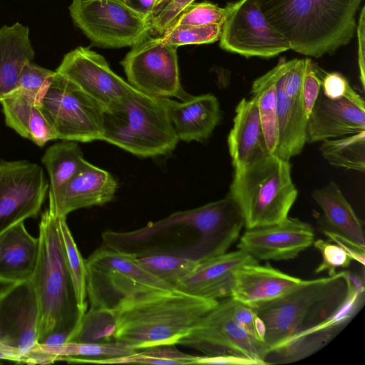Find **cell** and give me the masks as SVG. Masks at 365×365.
<instances>
[{"label":"cell","instance_id":"obj_1","mask_svg":"<svg viewBox=\"0 0 365 365\" xmlns=\"http://www.w3.org/2000/svg\"><path fill=\"white\" fill-rule=\"evenodd\" d=\"M364 282L342 271L304 280L287 294L253 308L264 326L268 364L304 359L329 344L358 313Z\"/></svg>","mask_w":365,"mask_h":365},{"label":"cell","instance_id":"obj_2","mask_svg":"<svg viewBox=\"0 0 365 365\" xmlns=\"http://www.w3.org/2000/svg\"><path fill=\"white\" fill-rule=\"evenodd\" d=\"M243 227L239 208L227 195L133 231L107 230L102 245L136 257L170 255L200 262L227 252Z\"/></svg>","mask_w":365,"mask_h":365},{"label":"cell","instance_id":"obj_3","mask_svg":"<svg viewBox=\"0 0 365 365\" xmlns=\"http://www.w3.org/2000/svg\"><path fill=\"white\" fill-rule=\"evenodd\" d=\"M217 303L177 289L130 297L115 309L114 339L137 350L178 344Z\"/></svg>","mask_w":365,"mask_h":365},{"label":"cell","instance_id":"obj_4","mask_svg":"<svg viewBox=\"0 0 365 365\" xmlns=\"http://www.w3.org/2000/svg\"><path fill=\"white\" fill-rule=\"evenodd\" d=\"M362 0H259L268 21L290 49L319 58L347 45L354 36Z\"/></svg>","mask_w":365,"mask_h":365},{"label":"cell","instance_id":"obj_5","mask_svg":"<svg viewBox=\"0 0 365 365\" xmlns=\"http://www.w3.org/2000/svg\"><path fill=\"white\" fill-rule=\"evenodd\" d=\"M38 228V258L30 278L38 305V343L55 333L68 334L70 340L85 312L77 302L58 217L46 210L41 215Z\"/></svg>","mask_w":365,"mask_h":365},{"label":"cell","instance_id":"obj_6","mask_svg":"<svg viewBox=\"0 0 365 365\" xmlns=\"http://www.w3.org/2000/svg\"><path fill=\"white\" fill-rule=\"evenodd\" d=\"M168 101L133 88L104 109L101 140L142 158L170 153L179 139L169 117Z\"/></svg>","mask_w":365,"mask_h":365},{"label":"cell","instance_id":"obj_7","mask_svg":"<svg viewBox=\"0 0 365 365\" xmlns=\"http://www.w3.org/2000/svg\"><path fill=\"white\" fill-rule=\"evenodd\" d=\"M227 195L239 208L246 229L282 222L298 196L289 160L269 153L235 169Z\"/></svg>","mask_w":365,"mask_h":365},{"label":"cell","instance_id":"obj_8","mask_svg":"<svg viewBox=\"0 0 365 365\" xmlns=\"http://www.w3.org/2000/svg\"><path fill=\"white\" fill-rule=\"evenodd\" d=\"M85 262L91 308L115 310L130 297L175 289L143 268L135 256L103 245Z\"/></svg>","mask_w":365,"mask_h":365},{"label":"cell","instance_id":"obj_9","mask_svg":"<svg viewBox=\"0 0 365 365\" xmlns=\"http://www.w3.org/2000/svg\"><path fill=\"white\" fill-rule=\"evenodd\" d=\"M40 106L56 140H101L104 108L56 71Z\"/></svg>","mask_w":365,"mask_h":365},{"label":"cell","instance_id":"obj_10","mask_svg":"<svg viewBox=\"0 0 365 365\" xmlns=\"http://www.w3.org/2000/svg\"><path fill=\"white\" fill-rule=\"evenodd\" d=\"M68 9L74 24L100 47H132L151 31L123 0H72Z\"/></svg>","mask_w":365,"mask_h":365},{"label":"cell","instance_id":"obj_11","mask_svg":"<svg viewBox=\"0 0 365 365\" xmlns=\"http://www.w3.org/2000/svg\"><path fill=\"white\" fill-rule=\"evenodd\" d=\"M120 63L128 83L142 93L182 101L191 96L180 83L177 48L160 36H148L133 46Z\"/></svg>","mask_w":365,"mask_h":365},{"label":"cell","instance_id":"obj_12","mask_svg":"<svg viewBox=\"0 0 365 365\" xmlns=\"http://www.w3.org/2000/svg\"><path fill=\"white\" fill-rule=\"evenodd\" d=\"M38 319L30 279L0 289V359L27 363L38 343Z\"/></svg>","mask_w":365,"mask_h":365},{"label":"cell","instance_id":"obj_13","mask_svg":"<svg viewBox=\"0 0 365 365\" xmlns=\"http://www.w3.org/2000/svg\"><path fill=\"white\" fill-rule=\"evenodd\" d=\"M230 299V297L219 300L178 344L197 349L204 355L241 356L267 365L264 343L233 319Z\"/></svg>","mask_w":365,"mask_h":365},{"label":"cell","instance_id":"obj_14","mask_svg":"<svg viewBox=\"0 0 365 365\" xmlns=\"http://www.w3.org/2000/svg\"><path fill=\"white\" fill-rule=\"evenodd\" d=\"M222 49L247 58H272L290 49L287 40L268 21L259 0H239L222 26Z\"/></svg>","mask_w":365,"mask_h":365},{"label":"cell","instance_id":"obj_15","mask_svg":"<svg viewBox=\"0 0 365 365\" xmlns=\"http://www.w3.org/2000/svg\"><path fill=\"white\" fill-rule=\"evenodd\" d=\"M48 190L43 168L27 160H0V235L35 217Z\"/></svg>","mask_w":365,"mask_h":365},{"label":"cell","instance_id":"obj_16","mask_svg":"<svg viewBox=\"0 0 365 365\" xmlns=\"http://www.w3.org/2000/svg\"><path fill=\"white\" fill-rule=\"evenodd\" d=\"M304 59L282 58L274 66L279 143L274 155L287 160L299 155L306 141V114L302 95Z\"/></svg>","mask_w":365,"mask_h":365},{"label":"cell","instance_id":"obj_17","mask_svg":"<svg viewBox=\"0 0 365 365\" xmlns=\"http://www.w3.org/2000/svg\"><path fill=\"white\" fill-rule=\"evenodd\" d=\"M56 71L98 102L104 109L133 89L114 73L105 58L88 47L67 53Z\"/></svg>","mask_w":365,"mask_h":365},{"label":"cell","instance_id":"obj_18","mask_svg":"<svg viewBox=\"0 0 365 365\" xmlns=\"http://www.w3.org/2000/svg\"><path fill=\"white\" fill-rule=\"evenodd\" d=\"M314 241L310 224L288 216L276 224L246 229L237 247L257 261H282L296 258Z\"/></svg>","mask_w":365,"mask_h":365},{"label":"cell","instance_id":"obj_19","mask_svg":"<svg viewBox=\"0 0 365 365\" xmlns=\"http://www.w3.org/2000/svg\"><path fill=\"white\" fill-rule=\"evenodd\" d=\"M365 131V103L351 87L340 98L331 99L320 91L308 117L307 143L323 142Z\"/></svg>","mask_w":365,"mask_h":365},{"label":"cell","instance_id":"obj_20","mask_svg":"<svg viewBox=\"0 0 365 365\" xmlns=\"http://www.w3.org/2000/svg\"><path fill=\"white\" fill-rule=\"evenodd\" d=\"M117 182L108 171L87 163L65 185L48 195V210L57 217L71 212L102 205L113 200Z\"/></svg>","mask_w":365,"mask_h":365},{"label":"cell","instance_id":"obj_21","mask_svg":"<svg viewBox=\"0 0 365 365\" xmlns=\"http://www.w3.org/2000/svg\"><path fill=\"white\" fill-rule=\"evenodd\" d=\"M247 253L237 250L198 262L175 289L217 300L230 297L235 271L242 265L257 263Z\"/></svg>","mask_w":365,"mask_h":365},{"label":"cell","instance_id":"obj_22","mask_svg":"<svg viewBox=\"0 0 365 365\" xmlns=\"http://www.w3.org/2000/svg\"><path fill=\"white\" fill-rule=\"evenodd\" d=\"M302 279L272 267L250 263L234 273L230 297L252 308L279 298L299 286Z\"/></svg>","mask_w":365,"mask_h":365},{"label":"cell","instance_id":"obj_23","mask_svg":"<svg viewBox=\"0 0 365 365\" xmlns=\"http://www.w3.org/2000/svg\"><path fill=\"white\" fill-rule=\"evenodd\" d=\"M168 114L179 140L202 142L221 120L220 103L215 96H190L178 102L168 98Z\"/></svg>","mask_w":365,"mask_h":365},{"label":"cell","instance_id":"obj_24","mask_svg":"<svg viewBox=\"0 0 365 365\" xmlns=\"http://www.w3.org/2000/svg\"><path fill=\"white\" fill-rule=\"evenodd\" d=\"M229 153L235 169L262 158L267 148L256 101L242 98L237 105L233 125L227 137Z\"/></svg>","mask_w":365,"mask_h":365},{"label":"cell","instance_id":"obj_25","mask_svg":"<svg viewBox=\"0 0 365 365\" xmlns=\"http://www.w3.org/2000/svg\"><path fill=\"white\" fill-rule=\"evenodd\" d=\"M38 254V238L31 235L24 222L0 235V283L10 284L29 279Z\"/></svg>","mask_w":365,"mask_h":365},{"label":"cell","instance_id":"obj_26","mask_svg":"<svg viewBox=\"0 0 365 365\" xmlns=\"http://www.w3.org/2000/svg\"><path fill=\"white\" fill-rule=\"evenodd\" d=\"M34 56L29 27L16 22L0 29V101L16 88L23 68Z\"/></svg>","mask_w":365,"mask_h":365},{"label":"cell","instance_id":"obj_27","mask_svg":"<svg viewBox=\"0 0 365 365\" xmlns=\"http://www.w3.org/2000/svg\"><path fill=\"white\" fill-rule=\"evenodd\" d=\"M6 125L23 138L43 147L56 140L40 106L19 94H10L0 101Z\"/></svg>","mask_w":365,"mask_h":365},{"label":"cell","instance_id":"obj_28","mask_svg":"<svg viewBox=\"0 0 365 365\" xmlns=\"http://www.w3.org/2000/svg\"><path fill=\"white\" fill-rule=\"evenodd\" d=\"M312 195L323 211L329 230L365 247L363 222L334 182L315 189Z\"/></svg>","mask_w":365,"mask_h":365},{"label":"cell","instance_id":"obj_29","mask_svg":"<svg viewBox=\"0 0 365 365\" xmlns=\"http://www.w3.org/2000/svg\"><path fill=\"white\" fill-rule=\"evenodd\" d=\"M48 178V195L72 178L87 163L76 142L61 140L49 146L41 158Z\"/></svg>","mask_w":365,"mask_h":365},{"label":"cell","instance_id":"obj_30","mask_svg":"<svg viewBox=\"0 0 365 365\" xmlns=\"http://www.w3.org/2000/svg\"><path fill=\"white\" fill-rule=\"evenodd\" d=\"M251 93L257 105L267 150L275 154L279 143L275 67L254 81Z\"/></svg>","mask_w":365,"mask_h":365},{"label":"cell","instance_id":"obj_31","mask_svg":"<svg viewBox=\"0 0 365 365\" xmlns=\"http://www.w3.org/2000/svg\"><path fill=\"white\" fill-rule=\"evenodd\" d=\"M323 158L331 165L364 173L365 131L322 142Z\"/></svg>","mask_w":365,"mask_h":365},{"label":"cell","instance_id":"obj_32","mask_svg":"<svg viewBox=\"0 0 365 365\" xmlns=\"http://www.w3.org/2000/svg\"><path fill=\"white\" fill-rule=\"evenodd\" d=\"M58 220L65 259L73 282L77 302L79 308L86 312L87 307L86 262L66 223V218L58 217Z\"/></svg>","mask_w":365,"mask_h":365},{"label":"cell","instance_id":"obj_33","mask_svg":"<svg viewBox=\"0 0 365 365\" xmlns=\"http://www.w3.org/2000/svg\"><path fill=\"white\" fill-rule=\"evenodd\" d=\"M137 258L143 268L174 289L198 263L187 257L170 255H152Z\"/></svg>","mask_w":365,"mask_h":365},{"label":"cell","instance_id":"obj_34","mask_svg":"<svg viewBox=\"0 0 365 365\" xmlns=\"http://www.w3.org/2000/svg\"><path fill=\"white\" fill-rule=\"evenodd\" d=\"M115 310L90 308L85 312L71 342L113 341L115 330Z\"/></svg>","mask_w":365,"mask_h":365},{"label":"cell","instance_id":"obj_35","mask_svg":"<svg viewBox=\"0 0 365 365\" xmlns=\"http://www.w3.org/2000/svg\"><path fill=\"white\" fill-rule=\"evenodd\" d=\"M55 73V71L29 62L23 68L16 88L7 95L19 94L31 103L41 106Z\"/></svg>","mask_w":365,"mask_h":365},{"label":"cell","instance_id":"obj_36","mask_svg":"<svg viewBox=\"0 0 365 365\" xmlns=\"http://www.w3.org/2000/svg\"><path fill=\"white\" fill-rule=\"evenodd\" d=\"M222 26L221 24L170 26L160 37L166 44L176 48L185 45L211 43L220 39Z\"/></svg>","mask_w":365,"mask_h":365},{"label":"cell","instance_id":"obj_37","mask_svg":"<svg viewBox=\"0 0 365 365\" xmlns=\"http://www.w3.org/2000/svg\"><path fill=\"white\" fill-rule=\"evenodd\" d=\"M235 6V2L220 7L208 1L193 2L186 7L170 26L222 25Z\"/></svg>","mask_w":365,"mask_h":365},{"label":"cell","instance_id":"obj_38","mask_svg":"<svg viewBox=\"0 0 365 365\" xmlns=\"http://www.w3.org/2000/svg\"><path fill=\"white\" fill-rule=\"evenodd\" d=\"M313 245L322 257V261L316 268L315 273L327 271L329 276L332 277L337 273L336 269L348 267L351 262L350 256L336 244L319 239L314 241Z\"/></svg>","mask_w":365,"mask_h":365},{"label":"cell","instance_id":"obj_39","mask_svg":"<svg viewBox=\"0 0 365 365\" xmlns=\"http://www.w3.org/2000/svg\"><path fill=\"white\" fill-rule=\"evenodd\" d=\"M230 302V312L233 319L253 337L263 342L264 326L253 308L235 301L231 297Z\"/></svg>","mask_w":365,"mask_h":365},{"label":"cell","instance_id":"obj_40","mask_svg":"<svg viewBox=\"0 0 365 365\" xmlns=\"http://www.w3.org/2000/svg\"><path fill=\"white\" fill-rule=\"evenodd\" d=\"M304 62L302 95L304 110L309 117L321 91L322 79L312 61L304 58Z\"/></svg>","mask_w":365,"mask_h":365},{"label":"cell","instance_id":"obj_41","mask_svg":"<svg viewBox=\"0 0 365 365\" xmlns=\"http://www.w3.org/2000/svg\"><path fill=\"white\" fill-rule=\"evenodd\" d=\"M160 345L144 349L143 355L154 359L156 364H194L197 356L185 354L173 346Z\"/></svg>","mask_w":365,"mask_h":365},{"label":"cell","instance_id":"obj_42","mask_svg":"<svg viewBox=\"0 0 365 365\" xmlns=\"http://www.w3.org/2000/svg\"><path fill=\"white\" fill-rule=\"evenodd\" d=\"M194 1L195 0H169L150 21V31H155L161 36L182 11Z\"/></svg>","mask_w":365,"mask_h":365},{"label":"cell","instance_id":"obj_43","mask_svg":"<svg viewBox=\"0 0 365 365\" xmlns=\"http://www.w3.org/2000/svg\"><path fill=\"white\" fill-rule=\"evenodd\" d=\"M351 87L347 79L338 72L327 73L322 79L321 91L331 99L341 98Z\"/></svg>","mask_w":365,"mask_h":365},{"label":"cell","instance_id":"obj_44","mask_svg":"<svg viewBox=\"0 0 365 365\" xmlns=\"http://www.w3.org/2000/svg\"><path fill=\"white\" fill-rule=\"evenodd\" d=\"M324 233L329 239V241L340 246L352 259L364 266L365 247L331 230H326Z\"/></svg>","mask_w":365,"mask_h":365},{"label":"cell","instance_id":"obj_45","mask_svg":"<svg viewBox=\"0 0 365 365\" xmlns=\"http://www.w3.org/2000/svg\"><path fill=\"white\" fill-rule=\"evenodd\" d=\"M356 35L358 41V65L359 79L363 89L365 87V6H363L359 14L356 24Z\"/></svg>","mask_w":365,"mask_h":365},{"label":"cell","instance_id":"obj_46","mask_svg":"<svg viewBox=\"0 0 365 365\" xmlns=\"http://www.w3.org/2000/svg\"><path fill=\"white\" fill-rule=\"evenodd\" d=\"M194 364L261 365L248 358L228 355L197 356Z\"/></svg>","mask_w":365,"mask_h":365},{"label":"cell","instance_id":"obj_47","mask_svg":"<svg viewBox=\"0 0 365 365\" xmlns=\"http://www.w3.org/2000/svg\"><path fill=\"white\" fill-rule=\"evenodd\" d=\"M125 3L148 22L158 11L157 0H123Z\"/></svg>","mask_w":365,"mask_h":365},{"label":"cell","instance_id":"obj_48","mask_svg":"<svg viewBox=\"0 0 365 365\" xmlns=\"http://www.w3.org/2000/svg\"><path fill=\"white\" fill-rule=\"evenodd\" d=\"M158 1V11L157 13L169 1V0H157ZM156 13V14H157Z\"/></svg>","mask_w":365,"mask_h":365}]
</instances>
